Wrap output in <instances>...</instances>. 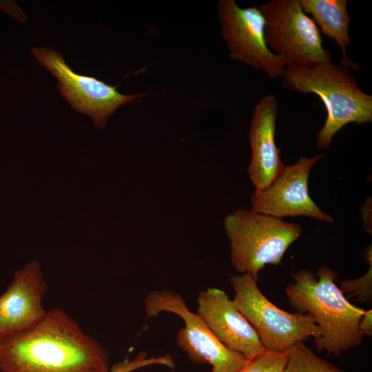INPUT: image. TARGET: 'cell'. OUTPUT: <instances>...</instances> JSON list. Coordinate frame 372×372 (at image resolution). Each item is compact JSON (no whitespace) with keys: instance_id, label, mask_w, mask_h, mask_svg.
<instances>
[{"instance_id":"cell-6","label":"cell","mask_w":372,"mask_h":372,"mask_svg":"<svg viewBox=\"0 0 372 372\" xmlns=\"http://www.w3.org/2000/svg\"><path fill=\"white\" fill-rule=\"evenodd\" d=\"M259 9L265 19L266 43L287 66L331 60L317 25L300 0H272Z\"/></svg>"},{"instance_id":"cell-17","label":"cell","mask_w":372,"mask_h":372,"mask_svg":"<svg viewBox=\"0 0 372 372\" xmlns=\"http://www.w3.org/2000/svg\"><path fill=\"white\" fill-rule=\"evenodd\" d=\"M368 271L362 276L339 282L338 287L344 294L349 293V297L360 303L372 302V262L369 263Z\"/></svg>"},{"instance_id":"cell-15","label":"cell","mask_w":372,"mask_h":372,"mask_svg":"<svg viewBox=\"0 0 372 372\" xmlns=\"http://www.w3.org/2000/svg\"><path fill=\"white\" fill-rule=\"evenodd\" d=\"M287 352L288 358L283 372H343L316 355L303 342L296 344Z\"/></svg>"},{"instance_id":"cell-3","label":"cell","mask_w":372,"mask_h":372,"mask_svg":"<svg viewBox=\"0 0 372 372\" xmlns=\"http://www.w3.org/2000/svg\"><path fill=\"white\" fill-rule=\"evenodd\" d=\"M282 76L290 89L316 94L324 104L327 118L317 135L319 150L328 148L346 125L372 121V96L363 91L350 69L340 63L335 65L331 60L287 66Z\"/></svg>"},{"instance_id":"cell-19","label":"cell","mask_w":372,"mask_h":372,"mask_svg":"<svg viewBox=\"0 0 372 372\" xmlns=\"http://www.w3.org/2000/svg\"><path fill=\"white\" fill-rule=\"evenodd\" d=\"M358 329L364 335H372V310L364 311L358 322Z\"/></svg>"},{"instance_id":"cell-4","label":"cell","mask_w":372,"mask_h":372,"mask_svg":"<svg viewBox=\"0 0 372 372\" xmlns=\"http://www.w3.org/2000/svg\"><path fill=\"white\" fill-rule=\"evenodd\" d=\"M232 266L257 282L267 265H277L302 234L300 225L250 210L238 209L224 219Z\"/></svg>"},{"instance_id":"cell-11","label":"cell","mask_w":372,"mask_h":372,"mask_svg":"<svg viewBox=\"0 0 372 372\" xmlns=\"http://www.w3.org/2000/svg\"><path fill=\"white\" fill-rule=\"evenodd\" d=\"M48 285L37 261L16 271L0 295V340L33 327L45 316L43 299Z\"/></svg>"},{"instance_id":"cell-20","label":"cell","mask_w":372,"mask_h":372,"mask_svg":"<svg viewBox=\"0 0 372 372\" xmlns=\"http://www.w3.org/2000/svg\"><path fill=\"white\" fill-rule=\"evenodd\" d=\"M362 214L363 216V225H364V229L368 233H370L371 234V222L369 221L371 220V198H368V200H366L363 206L362 207Z\"/></svg>"},{"instance_id":"cell-18","label":"cell","mask_w":372,"mask_h":372,"mask_svg":"<svg viewBox=\"0 0 372 372\" xmlns=\"http://www.w3.org/2000/svg\"><path fill=\"white\" fill-rule=\"evenodd\" d=\"M157 364L167 366L172 369L174 367V362L169 355L149 357L147 353L141 351L134 358H125L116 362L105 372H133L145 366Z\"/></svg>"},{"instance_id":"cell-8","label":"cell","mask_w":372,"mask_h":372,"mask_svg":"<svg viewBox=\"0 0 372 372\" xmlns=\"http://www.w3.org/2000/svg\"><path fill=\"white\" fill-rule=\"evenodd\" d=\"M32 53L39 64L57 79V89L76 112L89 116L95 127L103 129L108 117L121 105L133 103L145 94H123L93 76L75 73L60 52L52 48H34Z\"/></svg>"},{"instance_id":"cell-5","label":"cell","mask_w":372,"mask_h":372,"mask_svg":"<svg viewBox=\"0 0 372 372\" xmlns=\"http://www.w3.org/2000/svg\"><path fill=\"white\" fill-rule=\"evenodd\" d=\"M229 281L235 294V307L256 331L267 350L288 351L309 338H318L319 328L307 313H289L270 302L249 273L231 276Z\"/></svg>"},{"instance_id":"cell-10","label":"cell","mask_w":372,"mask_h":372,"mask_svg":"<svg viewBox=\"0 0 372 372\" xmlns=\"http://www.w3.org/2000/svg\"><path fill=\"white\" fill-rule=\"evenodd\" d=\"M323 156L301 157L294 164L285 165L268 187L252 193L251 210L281 219L304 216L332 223L333 217L320 209L309 192L310 171Z\"/></svg>"},{"instance_id":"cell-12","label":"cell","mask_w":372,"mask_h":372,"mask_svg":"<svg viewBox=\"0 0 372 372\" xmlns=\"http://www.w3.org/2000/svg\"><path fill=\"white\" fill-rule=\"evenodd\" d=\"M197 304L198 316L228 349L242 354L248 360L265 349L253 327L224 290L209 287L201 291Z\"/></svg>"},{"instance_id":"cell-9","label":"cell","mask_w":372,"mask_h":372,"mask_svg":"<svg viewBox=\"0 0 372 372\" xmlns=\"http://www.w3.org/2000/svg\"><path fill=\"white\" fill-rule=\"evenodd\" d=\"M218 15L231 59L262 71L271 79L283 75L287 65L266 43L265 19L259 8H242L234 0H220Z\"/></svg>"},{"instance_id":"cell-16","label":"cell","mask_w":372,"mask_h":372,"mask_svg":"<svg viewBox=\"0 0 372 372\" xmlns=\"http://www.w3.org/2000/svg\"><path fill=\"white\" fill-rule=\"evenodd\" d=\"M287 358V351L265 349L248 360L238 372H283Z\"/></svg>"},{"instance_id":"cell-2","label":"cell","mask_w":372,"mask_h":372,"mask_svg":"<svg viewBox=\"0 0 372 372\" xmlns=\"http://www.w3.org/2000/svg\"><path fill=\"white\" fill-rule=\"evenodd\" d=\"M293 282L285 288L287 298L299 313H307L319 328L313 339L316 348L328 355L338 356L361 344L364 335L358 322L365 310L351 303L335 281V271L326 265L316 271V278L307 269L292 275Z\"/></svg>"},{"instance_id":"cell-14","label":"cell","mask_w":372,"mask_h":372,"mask_svg":"<svg viewBox=\"0 0 372 372\" xmlns=\"http://www.w3.org/2000/svg\"><path fill=\"white\" fill-rule=\"evenodd\" d=\"M304 12L311 19L323 34L333 40L342 52L340 64L358 71L360 65L347 56V48L352 43L349 36L351 19L347 12V0H300Z\"/></svg>"},{"instance_id":"cell-13","label":"cell","mask_w":372,"mask_h":372,"mask_svg":"<svg viewBox=\"0 0 372 372\" xmlns=\"http://www.w3.org/2000/svg\"><path fill=\"white\" fill-rule=\"evenodd\" d=\"M278 110L276 96L272 94L262 97L254 107L248 134L251 157L247 171L255 191L268 187L285 166L275 140Z\"/></svg>"},{"instance_id":"cell-7","label":"cell","mask_w":372,"mask_h":372,"mask_svg":"<svg viewBox=\"0 0 372 372\" xmlns=\"http://www.w3.org/2000/svg\"><path fill=\"white\" fill-rule=\"evenodd\" d=\"M147 318L161 312L179 316L185 327L176 333V344L196 364H209L210 372H238L248 361L242 354L220 342L197 313L190 311L183 298L169 289L151 291L145 300Z\"/></svg>"},{"instance_id":"cell-1","label":"cell","mask_w":372,"mask_h":372,"mask_svg":"<svg viewBox=\"0 0 372 372\" xmlns=\"http://www.w3.org/2000/svg\"><path fill=\"white\" fill-rule=\"evenodd\" d=\"M107 351L63 309L0 340V372H105Z\"/></svg>"}]
</instances>
